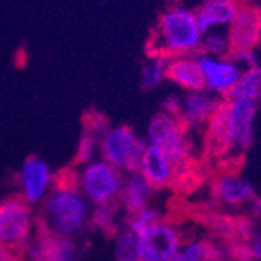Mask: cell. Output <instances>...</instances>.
Here are the masks:
<instances>
[{"label": "cell", "mask_w": 261, "mask_h": 261, "mask_svg": "<svg viewBox=\"0 0 261 261\" xmlns=\"http://www.w3.org/2000/svg\"><path fill=\"white\" fill-rule=\"evenodd\" d=\"M114 258L116 261H139L138 256V234L128 227L119 228L114 234Z\"/></svg>", "instance_id": "cb8c5ba5"}, {"label": "cell", "mask_w": 261, "mask_h": 261, "mask_svg": "<svg viewBox=\"0 0 261 261\" xmlns=\"http://www.w3.org/2000/svg\"><path fill=\"white\" fill-rule=\"evenodd\" d=\"M161 216L160 213L153 208H142L141 211L135 213V215H130L128 219V228L135 233V234H141L146 230H149L150 227L160 224Z\"/></svg>", "instance_id": "4316f807"}, {"label": "cell", "mask_w": 261, "mask_h": 261, "mask_svg": "<svg viewBox=\"0 0 261 261\" xmlns=\"http://www.w3.org/2000/svg\"><path fill=\"white\" fill-rule=\"evenodd\" d=\"M166 80H169L185 92L205 89L203 74L197 61V55H180L168 58Z\"/></svg>", "instance_id": "9a60e30c"}, {"label": "cell", "mask_w": 261, "mask_h": 261, "mask_svg": "<svg viewBox=\"0 0 261 261\" xmlns=\"http://www.w3.org/2000/svg\"><path fill=\"white\" fill-rule=\"evenodd\" d=\"M180 107H181V96H180V94H174L172 92V94H169V96H166V99L163 102V110L161 111L178 117Z\"/></svg>", "instance_id": "f1b7e54d"}, {"label": "cell", "mask_w": 261, "mask_h": 261, "mask_svg": "<svg viewBox=\"0 0 261 261\" xmlns=\"http://www.w3.org/2000/svg\"><path fill=\"white\" fill-rule=\"evenodd\" d=\"M227 32L231 44V54L255 49L261 42V8L246 2L228 25Z\"/></svg>", "instance_id": "8fae6325"}, {"label": "cell", "mask_w": 261, "mask_h": 261, "mask_svg": "<svg viewBox=\"0 0 261 261\" xmlns=\"http://www.w3.org/2000/svg\"><path fill=\"white\" fill-rule=\"evenodd\" d=\"M206 147L213 155H225L231 150L225 99L206 122Z\"/></svg>", "instance_id": "ac0fdd59"}, {"label": "cell", "mask_w": 261, "mask_h": 261, "mask_svg": "<svg viewBox=\"0 0 261 261\" xmlns=\"http://www.w3.org/2000/svg\"><path fill=\"white\" fill-rule=\"evenodd\" d=\"M221 102H222V97L216 96V94H213L206 89L185 92L181 96L178 119L186 128L206 124L208 119L213 116V113L221 105Z\"/></svg>", "instance_id": "7c38bea8"}, {"label": "cell", "mask_w": 261, "mask_h": 261, "mask_svg": "<svg viewBox=\"0 0 261 261\" xmlns=\"http://www.w3.org/2000/svg\"><path fill=\"white\" fill-rule=\"evenodd\" d=\"M197 61L203 74L205 89L222 99L243 74V67L231 57H211L199 52Z\"/></svg>", "instance_id": "52a82bcc"}, {"label": "cell", "mask_w": 261, "mask_h": 261, "mask_svg": "<svg viewBox=\"0 0 261 261\" xmlns=\"http://www.w3.org/2000/svg\"><path fill=\"white\" fill-rule=\"evenodd\" d=\"M231 150H246L253 141V124L258 102L252 99H225Z\"/></svg>", "instance_id": "9c48e42d"}, {"label": "cell", "mask_w": 261, "mask_h": 261, "mask_svg": "<svg viewBox=\"0 0 261 261\" xmlns=\"http://www.w3.org/2000/svg\"><path fill=\"white\" fill-rule=\"evenodd\" d=\"M153 188L139 172H127V175H124L122 188L117 200H121L128 215H135V213L147 206Z\"/></svg>", "instance_id": "e0dca14e"}, {"label": "cell", "mask_w": 261, "mask_h": 261, "mask_svg": "<svg viewBox=\"0 0 261 261\" xmlns=\"http://www.w3.org/2000/svg\"><path fill=\"white\" fill-rule=\"evenodd\" d=\"M32 228V205L20 194H11L0 200V243L20 255L30 244Z\"/></svg>", "instance_id": "5b68a950"}, {"label": "cell", "mask_w": 261, "mask_h": 261, "mask_svg": "<svg viewBox=\"0 0 261 261\" xmlns=\"http://www.w3.org/2000/svg\"><path fill=\"white\" fill-rule=\"evenodd\" d=\"M203 32L199 27L196 11L181 4L166 8L152 30L149 54L166 58L180 55H197L200 52Z\"/></svg>", "instance_id": "7a4b0ae2"}, {"label": "cell", "mask_w": 261, "mask_h": 261, "mask_svg": "<svg viewBox=\"0 0 261 261\" xmlns=\"http://www.w3.org/2000/svg\"><path fill=\"white\" fill-rule=\"evenodd\" d=\"M224 99H261V67L244 69L241 77L233 85Z\"/></svg>", "instance_id": "ffe728a7"}, {"label": "cell", "mask_w": 261, "mask_h": 261, "mask_svg": "<svg viewBox=\"0 0 261 261\" xmlns=\"http://www.w3.org/2000/svg\"><path fill=\"white\" fill-rule=\"evenodd\" d=\"M89 219L91 206L79 188L77 172L55 174L52 189L44 197L36 221L55 234L74 236L88 225Z\"/></svg>", "instance_id": "6da1fadb"}, {"label": "cell", "mask_w": 261, "mask_h": 261, "mask_svg": "<svg viewBox=\"0 0 261 261\" xmlns=\"http://www.w3.org/2000/svg\"><path fill=\"white\" fill-rule=\"evenodd\" d=\"M215 193L219 199L227 203H240L253 197L255 189L253 185L241 177L234 175H222L216 181Z\"/></svg>", "instance_id": "d6986e66"}, {"label": "cell", "mask_w": 261, "mask_h": 261, "mask_svg": "<svg viewBox=\"0 0 261 261\" xmlns=\"http://www.w3.org/2000/svg\"><path fill=\"white\" fill-rule=\"evenodd\" d=\"M219 250H216L210 243H191L181 250H178L171 261H218Z\"/></svg>", "instance_id": "d4e9b609"}, {"label": "cell", "mask_w": 261, "mask_h": 261, "mask_svg": "<svg viewBox=\"0 0 261 261\" xmlns=\"http://www.w3.org/2000/svg\"><path fill=\"white\" fill-rule=\"evenodd\" d=\"M166 72H168V58L163 55H150L141 69V88L147 91L156 89L166 80Z\"/></svg>", "instance_id": "44dd1931"}, {"label": "cell", "mask_w": 261, "mask_h": 261, "mask_svg": "<svg viewBox=\"0 0 261 261\" xmlns=\"http://www.w3.org/2000/svg\"><path fill=\"white\" fill-rule=\"evenodd\" d=\"M138 172L149 181L153 189H161L177 181V171L174 164L156 146L152 144L146 146Z\"/></svg>", "instance_id": "4fadbf2b"}, {"label": "cell", "mask_w": 261, "mask_h": 261, "mask_svg": "<svg viewBox=\"0 0 261 261\" xmlns=\"http://www.w3.org/2000/svg\"><path fill=\"white\" fill-rule=\"evenodd\" d=\"M110 121L107 119V116L99 111H91L85 117V128L92 132L94 135H97L99 138L110 128Z\"/></svg>", "instance_id": "83f0119b"}, {"label": "cell", "mask_w": 261, "mask_h": 261, "mask_svg": "<svg viewBox=\"0 0 261 261\" xmlns=\"http://www.w3.org/2000/svg\"><path fill=\"white\" fill-rule=\"evenodd\" d=\"M20 255L14 253L4 243H0V261H20Z\"/></svg>", "instance_id": "f546056e"}, {"label": "cell", "mask_w": 261, "mask_h": 261, "mask_svg": "<svg viewBox=\"0 0 261 261\" xmlns=\"http://www.w3.org/2000/svg\"><path fill=\"white\" fill-rule=\"evenodd\" d=\"M79 174V188L83 196L94 205L119 199L124 181V171L114 168L102 158H96L82 166Z\"/></svg>", "instance_id": "8992f818"}, {"label": "cell", "mask_w": 261, "mask_h": 261, "mask_svg": "<svg viewBox=\"0 0 261 261\" xmlns=\"http://www.w3.org/2000/svg\"><path fill=\"white\" fill-rule=\"evenodd\" d=\"M139 261H171L180 250V236L177 230L166 224H156L138 234Z\"/></svg>", "instance_id": "ba28073f"}, {"label": "cell", "mask_w": 261, "mask_h": 261, "mask_svg": "<svg viewBox=\"0 0 261 261\" xmlns=\"http://www.w3.org/2000/svg\"><path fill=\"white\" fill-rule=\"evenodd\" d=\"M186 132L188 128L180 122L178 117L164 111L156 113L147 125L146 142L156 146L169 158L177 171V180L189 171V163H191V150Z\"/></svg>", "instance_id": "3957f363"}, {"label": "cell", "mask_w": 261, "mask_h": 261, "mask_svg": "<svg viewBox=\"0 0 261 261\" xmlns=\"http://www.w3.org/2000/svg\"><path fill=\"white\" fill-rule=\"evenodd\" d=\"M117 208H119V205H117L116 200L96 205L94 210H91L89 222L96 228H99L102 233H105L107 236H114L117 233V230H119L116 224Z\"/></svg>", "instance_id": "7402d4cb"}, {"label": "cell", "mask_w": 261, "mask_h": 261, "mask_svg": "<svg viewBox=\"0 0 261 261\" xmlns=\"http://www.w3.org/2000/svg\"><path fill=\"white\" fill-rule=\"evenodd\" d=\"M35 241L42 247L47 261H77V244L72 236H61L47 230L36 221Z\"/></svg>", "instance_id": "2e32d148"}, {"label": "cell", "mask_w": 261, "mask_h": 261, "mask_svg": "<svg viewBox=\"0 0 261 261\" xmlns=\"http://www.w3.org/2000/svg\"><path fill=\"white\" fill-rule=\"evenodd\" d=\"M250 252H252V256L261 259V236H259V238H255L253 240V244L250 247Z\"/></svg>", "instance_id": "4dcf8cb0"}, {"label": "cell", "mask_w": 261, "mask_h": 261, "mask_svg": "<svg viewBox=\"0 0 261 261\" xmlns=\"http://www.w3.org/2000/svg\"><path fill=\"white\" fill-rule=\"evenodd\" d=\"M200 54L211 57H230L231 44L225 29H213L203 33L200 42Z\"/></svg>", "instance_id": "603a6c76"}, {"label": "cell", "mask_w": 261, "mask_h": 261, "mask_svg": "<svg viewBox=\"0 0 261 261\" xmlns=\"http://www.w3.org/2000/svg\"><path fill=\"white\" fill-rule=\"evenodd\" d=\"M99 136L94 135L92 132L83 128L80 139L77 142V150H75V158L74 164L75 166H83L92 160H96V155L99 153Z\"/></svg>", "instance_id": "484cf974"}, {"label": "cell", "mask_w": 261, "mask_h": 261, "mask_svg": "<svg viewBox=\"0 0 261 261\" xmlns=\"http://www.w3.org/2000/svg\"><path fill=\"white\" fill-rule=\"evenodd\" d=\"M54 171L41 156L32 155L23 161L19 172L20 196L30 205L41 203L54 185Z\"/></svg>", "instance_id": "30bf717a"}, {"label": "cell", "mask_w": 261, "mask_h": 261, "mask_svg": "<svg viewBox=\"0 0 261 261\" xmlns=\"http://www.w3.org/2000/svg\"><path fill=\"white\" fill-rule=\"evenodd\" d=\"M247 0H203L196 11L200 30L205 33L213 29H225Z\"/></svg>", "instance_id": "5bb4252c"}, {"label": "cell", "mask_w": 261, "mask_h": 261, "mask_svg": "<svg viewBox=\"0 0 261 261\" xmlns=\"http://www.w3.org/2000/svg\"><path fill=\"white\" fill-rule=\"evenodd\" d=\"M147 146L146 139L128 125L110 127L99 139L100 158L125 172H138L141 156Z\"/></svg>", "instance_id": "277c9868"}]
</instances>
